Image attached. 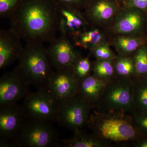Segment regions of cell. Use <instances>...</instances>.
Segmentation results:
<instances>
[{
  "label": "cell",
  "instance_id": "28",
  "mask_svg": "<svg viewBox=\"0 0 147 147\" xmlns=\"http://www.w3.org/2000/svg\"><path fill=\"white\" fill-rule=\"evenodd\" d=\"M134 125L139 130L140 128L147 130V116L140 115L134 112L131 115Z\"/></svg>",
  "mask_w": 147,
  "mask_h": 147
},
{
  "label": "cell",
  "instance_id": "24",
  "mask_svg": "<svg viewBox=\"0 0 147 147\" xmlns=\"http://www.w3.org/2000/svg\"><path fill=\"white\" fill-rule=\"evenodd\" d=\"M136 74L144 75L147 74V50L142 46L137 50L133 57Z\"/></svg>",
  "mask_w": 147,
  "mask_h": 147
},
{
  "label": "cell",
  "instance_id": "7",
  "mask_svg": "<svg viewBox=\"0 0 147 147\" xmlns=\"http://www.w3.org/2000/svg\"><path fill=\"white\" fill-rule=\"evenodd\" d=\"M22 106L28 119L50 123L56 120L59 104L45 88L31 92Z\"/></svg>",
  "mask_w": 147,
  "mask_h": 147
},
{
  "label": "cell",
  "instance_id": "8",
  "mask_svg": "<svg viewBox=\"0 0 147 147\" xmlns=\"http://www.w3.org/2000/svg\"><path fill=\"white\" fill-rule=\"evenodd\" d=\"M30 86L17 67L4 74L0 79V106L24 100L31 92Z\"/></svg>",
  "mask_w": 147,
  "mask_h": 147
},
{
  "label": "cell",
  "instance_id": "1",
  "mask_svg": "<svg viewBox=\"0 0 147 147\" xmlns=\"http://www.w3.org/2000/svg\"><path fill=\"white\" fill-rule=\"evenodd\" d=\"M9 19L10 28L27 43H49L59 31L57 6L51 0H23Z\"/></svg>",
  "mask_w": 147,
  "mask_h": 147
},
{
  "label": "cell",
  "instance_id": "11",
  "mask_svg": "<svg viewBox=\"0 0 147 147\" xmlns=\"http://www.w3.org/2000/svg\"><path fill=\"white\" fill-rule=\"evenodd\" d=\"M49 43L47 53L55 70L72 68L80 57L68 37L61 34Z\"/></svg>",
  "mask_w": 147,
  "mask_h": 147
},
{
  "label": "cell",
  "instance_id": "18",
  "mask_svg": "<svg viewBox=\"0 0 147 147\" xmlns=\"http://www.w3.org/2000/svg\"><path fill=\"white\" fill-rule=\"evenodd\" d=\"M102 37L98 29H86L73 40L76 46L90 50L101 43Z\"/></svg>",
  "mask_w": 147,
  "mask_h": 147
},
{
  "label": "cell",
  "instance_id": "30",
  "mask_svg": "<svg viewBox=\"0 0 147 147\" xmlns=\"http://www.w3.org/2000/svg\"><path fill=\"white\" fill-rule=\"evenodd\" d=\"M135 146L139 147H147V140L142 142H138L135 145Z\"/></svg>",
  "mask_w": 147,
  "mask_h": 147
},
{
  "label": "cell",
  "instance_id": "27",
  "mask_svg": "<svg viewBox=\"0 0 147 147\" xmlns=\"http://www.w3.org/2000/svg\"><path fill=\"white\" fill-rule=\"evenodd\" d=\"M56 5H63L78 9L86 7L92 0H51Z\"/></svg>",
  "mask_w": 147,
  "mask_h": 147
},
{
  "label": "cell",
  "instance_id": "20",
  "mask_svg": "<svg viewBox=\"0 0 147 147\" xmlns=\"http://www.w3.org/2000/svg\"><path fill=\"white\" fill-rule=\"evenodd\" d=\"M144 40L139 37L120 36L115 40V46L119 53L123 55L133 53L143 45Z\"/></svg>",
  "mask_w": 147,
  "mask_h": 147
},
{
  "label": "cell",
  "instance_id": "29",
  "mask_svg": "<svg viewBox=\"0 0 147 147\" xmlns=\"http://www.w3.org/2000/svg\"><path fill=\"white\" fill-rule=\"evenodd\" d=\"M125 5L127 7L137 9L139 10H147V0H127Z\"/></svg>",
  "mask_w": 147,
  "mask_h": 147
},
{
  "label": "cell",
  "instance_id": "15",
  "mask_svg": "<svg viewBox=\"0 0 147 147\" xmlns=\"http://www.w3.org/2000/svg\"><path fill=\"white\" fill-rule=\"evenodd\" d=\"M108 82L90 74L78 81V94L94 107Z\"/></svg>",
  "mask_w": 147,
  "mask_h": 147
},
{
  "label": "cell",
  "instance_id": "19",
  "mask_svg": "<svg viewBox=\"0 0 147 147\" xmlns=\"http://www.w3.org/2000/svg\"><path fill=\"white\" fill-rule=\"evenodd\" d=\"M93 75L98 79L109 82L116 74L113 60H97L93 65Z\"/></svg>",
  "mask_w": 147,
  "mask_h": 147
},
{
  "label": "cell",
  "instance_id": "26",
  "mask_svg": "<svg viewBox=\"0 0 147 147\" xmlns=\"http://www.w3.org/2000/svg\"><path fill=\"white\" fill-rule=\"evenodd\" d=\"M23 0H0V17L9 18Z\"/></svg>",
  "mask_w": 147,
  "mask_h": 147
},
{
  "label": "cell",
  "instance_id": "23",
  "mask_svg": "<svg viewBox=\"0 0 147 147\" xmlns=\"http://www.w3.org/2000/svg\"><path fill=\"white\" fill-rule=\"evenodd\" d=\"M92 66L93 65L88 57H80L72 66L71 69L74 75L79 81L90 74Z\"/></svg>",
  "mask_w": 147,
  "mask_h": 147
},
{
  "label": "cell",
  "instance_id": "4",
  "mask_svg": "<svg viewBox=\"0 0 147 147\" xmlns=\"http://www.w3.org/2000/svg\"><path fill=\"white\" fill-rule=\"evenodd\" d=\"M115 78L108 82L102 95L94 109L98 112H116L131 115L132 79Z\"/></svg>",
  "mask_w": 147,
  "mask_h": 147
},
{
  "label": "cell",
  "instance_id": "17",
  "mask_svg": "<svg viewBox=\"0 0 147 147\" xmlns=\"http://www.w3.org/2000/svg\"><path fill=\"white\" fill-rule=\"evenodd\" d=\"M105 142L92 133L81 129L74 132V135L70 139L62 141V143L63 146L65 147H104L107 146Z\"/></svg>",
  "mask_w": 147,
  "mask_h": 147
},
{
  "label": "cell",
  "instance_id": "21",
  "mask_svg": "<svg viewBox=\"0 0 147 147\" xmlns=\"http://www.w3.org/2000/svg\"><path fill=\"white\" fill-rule=\"evenodd\" d=\"M115 60V71L119 77L131 79V77L136 74L133 58L122 55Z\"/></svg>",
  "mask_w": 147,
  "mask_h": 147
},
{
  "label": "cell",
  "instance_id": "10",
  "mask_svg": "<svg viewBox=\"0 0 147 147\" xmlns=\"http://www.w3.org/2000/svg\"><path fill=\"white\" fill-rule=\"evenodd\" d=\"M27 119L22 105L14 103L0 106L1 139L11 142L14 146V142Z\"/></svg>",
  "mask_w": 147,
  "mask_h": 147
},
{
  "label": "cell",
  "instance_id": "13",
  "mask_svg": "<svg viewBox=\"0 0 147 147\" xmlns=\"http://www.w3.org/2000/svg\"><path fill=\"white\" fill-rule=\"evenodd\" d=\"M21 38L12 29L0 31V69L6 68L18 60L23 51Z\"/></svg>",
  "mask_w": 147,
  "mask_h": 147
},
{
  "label": "cell",
  "instance_id": "25",
  "mask_svg": "<svg viewBox=\"0 0 147 147\" xmlns=\"http://www.w3.org/2000/svg\"><path fill=\"white\" fill-rule=\"evenodd\" d=\"M90 50L97 60L113 61L117 58L107 43H100Z\"/></svg>",
  "mask_w": 147,
  "mask_h": 147
},
{
  "label": "cell",
  "instance_id": "12",
  "mask_svg": "<svg viewBox=\"0 0 147 147\" xmlns=\"http://www.w3.org/2000/svg\"><path fill=\"white\" fill-rule=\"evenodd\" d=\"M61 34L74 39L86 30L89 22L78 9L63 5H56Z\"/></svg>",
  "mask_w": 147,
  "mask_h": 147
},
{
  "label": "cell",
  "instance_id": "22",
  "mask_svg": "<svg viewBox=\"0 0 147 147\" xmlns=\"http://www.w3.org/2000/svg\"><path fill=\"white\" fill-rule=\"evenodd\" d=\"M132 88L134 111L137 108L147 110V85H140L132 79Z\"/></svg>",
  "mask_w": 147,
  "mask_h": 147
},
{
  "label": "cell",
  "instance_id": "3",
  "mask_svg": "<svg viewBox=\"0 0 147 147\" xmlns=\"http://www.w3.org/2000/svg\"><path fill=\"white\" fill-rule=\"evenodd\" d=\"M17 67L30 86L45 88L53 71L47 49L43 43H26Z\"/></svg>",
  "mask_w": 147,
  "mask_h": 147
},
{
  "label": "cell",
  "instance_id": "14",
  "mask_svg": "<svg viewBox=\"0 0 147 147\" xmlns=\"http://www.w3.org/2000/svg\"><path fill=\"white\" fill-rule=\"evenodd\" d=\"M143 24V17L139 9L129 8L116 18L114 30L120 34H130L139 31Z\"/></svg>",
  "mask_w": 147,
  "mask_h": 147
},
{
  "label": "cell",
  "instance_id": "2",
  "mask_svg": "<svg viewBox=\"0 0 147 147\" xmlns=\"http://www.w3.org/2000/svg\"><path fill=\"white\" fill-rule=\"evenodd\" d=\"M87 125L92 134L105 141H134L139 136L131 115L126 113L93 110Z\"/></svg>",
  "mask_w": 147,
  "mask_h": 147
},
{
  "label": "cell",
  "instance_id": "9",
  "mask_svg": "<svg viewBox=\"0 0 147 147\" xmlns=\"http://www.w3.org/2000/svg\"><path fill=\"white\" fill-rule=\"evenodd\" d=\"M46 88L59 105L78 94V81L71 69L53 71Z\"/></svg>",
  "mask_w": 147,
  "mask_h": 147
},
{
  "label": "cell",
  "instance_id": "16",
  "mask_svg": "<svg viewBox=\"0 0 147 147\" xmlns=\"http://www.w3.org/2000/svg\"><path fill=\"white\" fill-rule=\"evenodd\" d=\"M117 10V5L112 1L92 0L87 6L86 17L88 22L103 23L113 18Z\"/></svg>",
  "mask_w": 147,
  "mask_h": 147
},
{
  "label": "cell",
  "instance_id": "5",
  "mask_svg": "<svg viewBox=\"0 0 147 147\" xmlns=\"http://www.w3.org/2000/svg\"><path fill=\"white\" fill-rule=\"evenodd\" d=\"M93 109L92 105L78 94L59 104L56 121L74 132L88 124Z\"/></svg>",
  "mask_w": 147,
  "mask_h": 147
},
{
  "label": "cell",
  "instance_id": "6",
  "mask_svg": "<svg viewBox=\"0 0 147 147\" xmlns=\"http://www.w3.org/2000/svg\"><path fill=\"white\" fill-rule=\"evenodd\" d=\"M59 134L50 122L27 119L15 142V146L48 147L58 145Z\"/></svg>",
  "mask_w": 147,
  "mask_h": 147
}]
</instances>
